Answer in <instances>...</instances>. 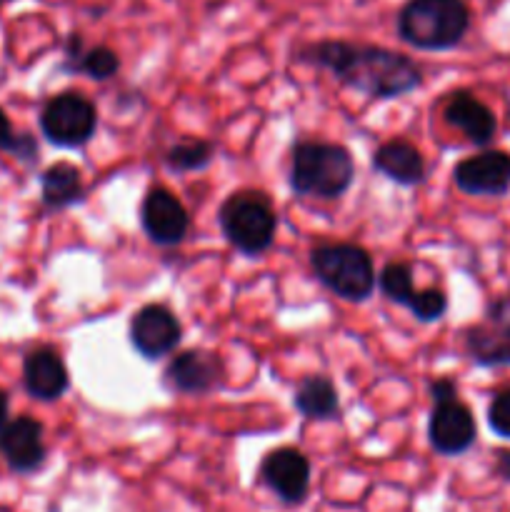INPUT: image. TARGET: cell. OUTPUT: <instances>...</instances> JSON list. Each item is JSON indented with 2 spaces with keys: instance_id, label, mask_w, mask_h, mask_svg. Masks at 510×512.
Here are the masks:
<instances>
[{
  "instance_id": "cell-1",
  "label": "cell",
  "mask_w": 510,
  "mask_h": 512,
  "mask_svg": "<svg viewBox=\"0 0 510 512\" xmlns=\"http://www.w3.org/2000/svg\"><path fill=\"white\" fill-rule=\"evenodd\" d=\"M298 60L318 65L348 88L378 100L400 98L423 83V70L413 58L380 45L320 40L298 50Z\"/></svg>"
},
{
  "instance_id": "cell-2",
  "label": "cell",
  "mask_w": 510,
  "mask_h": 512,
  "mask_svg": "<svg viewBox=\"0 0 510 512\" xmlns=\"http://www.w3.org/2000/svg\"><path fill=\"white\" fill-rule=\"evenodd\" d=\"M355 163L348 148L323 140H300L290 150V190L300 198L333 200L353 185Z\"/></svg>"
},
{
  "instance_id": "cell-3",
  "label": "cell",
  "mask_w": 510,
  "mask_h": 512,
  "mask_svg": "<svg viewBox=\"0 0 510 512\" xmlns=\"http://www.w3.org/2000/svg\"><path fill=\"white\" fill-rule=\"evenodd\" d=\"M468 28L465 0H408L398 13V35L418 50L455 48Z\"/></svg>"
},
{
  "instance_id": "cell-4",
  "label": "cell",
  "mask_w": 510,
  "mask_h": 512,
  "mask_svg": "<svg viewBox=\"0 0 510 512\" xmlns=\"http://www.w3.org/2000/svg\"><path fill=\"white\" fill-rule=\"evenodd\" d=\"M218 220L225 240L238 253L258 258L265 250L273 248L278 218H275L273 205L263 193H253V190L233 193L220 205Z\"/></svg>"
},
{
  "instance_id": "cell-5",
  "label": "cell",
  "mask_w": 510,
  "mask_h": 512,
  "mask_svg": "<svg viewBox=\"0 0 510 512\" xmlns=\"http://www.w3.org/2000/svg\"><path fill=\"white\" fill-rule=\"evenodd\" d=\"M310 268L315 278L338 298L363 303L375 290L373 260L360 245L323 243L310 250Z\"/></svg>"
},
{
  "instance_id": "cell-6",
  "label": "cell",
  "mask_w": 510,
  "mask_h": 512,
  "mask_svg": "<svg viewBox=\"0 0 510 512\" xmlns=\"http://www.w3.org/2000/svg\"><path fill=\"white\" fill-rule=\"evenodd\" d=\"M98 128L95 105L80 93H60L45 103L40 113V130L45 140L58 148H80Z\"/></svg>"
},
{
  "instance_id": "cell-7",
  "label": "cell",
  "mask_w": 510,
  "mask_h": 512,
  "mask_svg": "<svg viewBox=\"0 0 510 512\" xmlns=\"http://www.w3.org/2000/svg\"><path fill=\"white\" fill-rule=\"evenodd\" d=\"M130 345L145 360H160L173 353L183 338V328L175 313L165 305L150 303L130 320Z\"/></svg>"
},
{
  "instance_id": "cell-8",
  "label": "cell",
  "mask_w": 510,
  "mask_h": 512,
  "mask_svg": "<svg viewBox=\"0 0 510 512\" xmlns=\"http://www.w3.org/2000/svg\"><path fill=\"white\" fill-rule=\"evenodd\" d=\"M140 225L155 245L173 248L188 235L190 218L185 205L168 188H150L140 205Z\"/></svg>"
},
{
  "instance_id": "cell-9",
  "label": "cell",
  "mask_w": 510,
  "mask_h": 512,
  "mask_svg": "<svg viewBox=\"0 0 510 512\" xmlns=\"http://www.w3.org/2000/svg\"><path fill=\"white\" fill-rule=\"evenodd\" d=\"M433 413L428 420V440L440 455H460L475 443V418L468 405L458 400V395L443 400H433Z\"/></svg>"
},
{
  "instance_id": "cell-10",
  "label": "cell",
  "mask_w": 510,
  "mask_h": 512,
  "mask_svg": "<svg viewBox=\"0 0 510 512\" xmlns=\"http://www.w3.org/2000/svg\"><path fill=\"white\" fill-rule=\"evenodd\" d=\"M223 360L208 350H185L175 355L165 368L163 380L173 393L205 395L215 390L223 380Z\"/></svg>"
},
{
  "instance_id": "cell-11",
  "label": "cell",
  "mask_w": 510,
  "mask_h": 512,
  "mask_svg": "<svg viewBox=\"0 0 510 512\" xmlns=\"http://www.w3.org/2000/svg\"><path fill=\"white\" fill-rule=\"evenodd\" d=\"M453 180L463 193L498 198L510 190V153L485 150L455 165Z\"/></svg>"
},
{
  "instance_id": "cell-12",
  "label": "cell",
  "mask_w": 510,
  "mask_h": 512,
  "mask_svg": "<svg viewBox=\"0 0 510 512\" xmlns=\"http://www.w3.org/2000/svg\"><path fill=\"white\" fill-rule=\"evenodd\" d=\"M263 483L278 495L283 503L298 505L303 503L310 488V463L300 450L278 448L265 455L260 465Z\"/></svg>"
},
{
  "instance_id": "cell-13",
  "label": "cell",
  "mask_w": 510,
  "mask_h": 512,
  "mask_svg": "<svg viewBox=\"0 0 510 512\" xmlns=\"http://www.w3.org/2000/svg\"><path fill=\"white\" fill-rule=\"evenodd\" d=\"M0 455L15 473H33L45 460L43 425L35 418H15L0 428Z\"/></svg>"
},
{
  "instance_id": "cell-14",
  "label": "cell",
  "mask_w": 510,
  "mask_h": 512,
  "mask_svg": "<svg viewBox=\"0 0 510 512\" xmlns=\"http://www.w3.org/2000/svg\"><path fill=\"white\" fill-rule=\"evenodd\" d=\"M70 378L63 358L53 348H38L25 355L23 388L35 400H58L68 390Z\"/></svg>"
},
{
  "instance_id": "cell-15",
  "label": "cell",
  "mask_w": 510,
  "mask_h": 512,
  "mask_svg": "<svg viewBox=\"0 0 510 512\" xmlns=\"http://www.w3.org/2000/svg\"><path fill=\"white\" fill-rule=\"evenodd\" d=\"M443 118L445 123L460 130L475 145H488L493 140L495 130H498V120H495L493 110L480 103L468 90H458V93L450 95L448 103H445Z\"/></svg>"
},
{
  "instance_id": "cell-16",
  "label": "cell",
  "mask_w": 510,
  "mask_h": 512,
  "mask_svg": "<svg viewBox=\"0 0 510 512\" xmlns=\"http://www.w3.org/2000/svg\"><path fill=\"white\" fill-rule=\"evenodd\" d=\"M373 168L398 185H420L428 175L423 155L408 140H388L373 155Z\"/></svg>"
},
{
  "instance_id": "cell-17",
  "label": "cell",
  "mask_w": 510,
  "mask_h": 512,
  "mask_svg": "<svg viewBox=\"0 0 510 512\" xmlns=\"http://www.w3.org/2000/svg\"><path fill=\"white\" fill-rule=\"evenodd\" d=\"M40 198L48 210H63L85 200L83 175L75 165L55 163L40 175Z\"/></svg>"
},
{
  "instance_id": "cell-18",
  "label": "cell",
  "mask_w": 510,
  "mask_h": 512,
  "mask_svg": "<svg viewBox=\"0 0 510 512\" xmlns=\"http://www.w3.org/2000/svg\"><path fill=\"white\" fill-rule=\"evenodd\" d=\"M293 405L310 420H333L340 413L338 390L323 375H308L300 380L293 393Z\"/></svg>"
},
{
  "instance_id": "cell-19",
  "label": "cell",
  "mask_w": 510,
  "mask_h": 512,
  "mask_svg": "<svg viewBox=\"0 0 510 512\" xmlns=\"http://www.w3.org/2000/svg\"><path fill=\"white\" fill-rule=\"evenodd\" d=\"M68 70L73 73H83L93 80H108L118 73L120 58L105 45H98V48L83 50V40L78 35L68 40Z\"/></svg>"
},
{
  "instance_id": "cell-20",
  "label": "cell",
  "mask_w": 510,
  "mask_h": 512,
  "mask_svg": "<svg viewBox=\"0 0 510 512\" xmlns=\"http://www.w3.org/2000/svg\"><path fill=\"white\" fill-rule=\"evenodd\" d=\"M468 355L478 365H505L510 363V340L495 333L488 325H475L465 335Z\"/></svg>"
},
{
  "instance_id": "cell-21",
  "label": "cell",
  "mask_w": 510,
  "mask_h": 512,
  "mask_svg": "<svg viewBox=\"0 0 510 512\" xmlns=\"http://www.w3.org/2000/svg\"><path fill=\"white\" fill-rule=\"evenodd\" d=\"M213 160V145L208 140L188 138L175 143L165 153V163L175 173H193V170H203L205 165Z\"/></svg>"
},
{
  "instance_id": "cell-22",
  "label": "cell",
  "mask_w": 510,
  "mask_h": 512,
  "mask_svg": "<svg viewBox=\"0 0 510 512\" xmlns=\"http://www.w3.org/2000/svg\"><path fill=\"white\" fill-rule=\"evenodd\" d=\"M378 285L383 295L393 303L408 308L410 300L415 298V285H413V268L408 263H388L378 275Z\"/></svg>"
},
{
  "instance_id": "cell-23",
  "label": "cell",
  "mask_w": 510,
  "mask_h": 512,
  "mask_svg": "<svg viewBox=\"0 0 510 512\" xmlns=\"http://www.w3.org/2000/svg\"><path fill=\"white\" fill-rule=\"evenodd\" d=\"M410 313L420 320V323H433L440 320L448 310V298L443 295V290L438 288H425L415 293V298L408 305Z\"/></svg>"
},
{
  "instance_id": "cell-24",
  "label": "cell",
  "mask_w": 510,
  "mask_h": 512,
  "mask_svg": "<svg viewBox=\"0 0 510 512\" xmlns=\"http://www.w3.org/2000/svg\"><path fill=\"white\" fill-rule=\"evenodd\" d=\"M488 425L495 435L510 440V390L495 395L488 408Z\"/></svg>"
},
{
  "instance_id": "cell-25",
  "label": "cell",
  "mask_w": 510,
  "mask_h": 512,
  "mask_svg": "<svg viewBox=\"0 0 510 512\" xmlns=\"http://www.w3.org/2000/svg\"><path fill=\"white\" fill-rule=\"evenodd\" d=\"M488 328L510 340V295L488 305Z\"/></svg>"
},
{
  "instance_id": "cell-26",
  "label": "cell",
  "mask_w": 510,
  "mask_h": 512,
  "mask_svg": "<svg viewBox=\"0 0 510 512\" xmlns=\"http://www.w3.org/2000/svg\"><path fill=\"white\" fill-rule=\"evenodd\" d=\"M10 153H13L15 158L33 163V160L38 158V143L33 140V135L18 133L15 135V143H13V150H10Z\"/></svg>"
},
{
  "instance_id": "cell-27",
  "label": "cell",
  "mask_w": 510,
  "mask_h": 512,
  "mask_svg": "<svg viewBox=\"0 0 510 512\" xmlns=\"http://www.w3.org/2000/svg\"><path fill=\"white\" fill-rule=\"evenodd\" d=\"M430 395H433V400L453 398V395H458V388H455L453 380L440 378V380H433V383H430Z\"/></svg>"
},
{
  "instance_id": "cell-28",
  "label": "cell",
  "mask_w": 510,
  "mask_h": 512,
  "mask_svg": "<svg viewBox=\"0 0 510 512\" xmlns=\"http://www.w3.org/2000/svg\"><path fill=\"white\" fill-rule=\"evenodd\" d=\"M13 143H15V133H13V125H10L8 115H5V110L0 108V150H13Z\"/></svg>"
},
{
  "instance_id": "cell-29",
  "label": "cell",
  "mask_w": 510,
  "mask_h": 512,
  "mask_svg": "<svg viewBox=\"0 0 510 512\" xmlns=\"http://www.w3.org/2000/svg\"><path fill=\"white\" fill-rule=\"evenodd\" d=\"M498 470L505 480H510V450L498 453Z\"/></svg>"
},
{
  "instance_id": "cell-30",
  "label": "cell",
  "mask_w": 510,
  "mask_h": 512,
  "mask_svg": "<svg viewBox=\"0 0 510 512\" xmlns=\"http://www.w3.org/2000/svg\"><path fill=\"white\" fill-rule=\"evenodd\" d=\"M8 393H5L3 388H0V428H3L5 423H8Z\"/></svg>"
}]
</instances>
